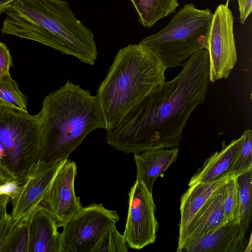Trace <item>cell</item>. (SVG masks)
I'll use <instances>...</instances> for the list:
<instances>
[{
  "mask_svg": "<svg viewBox=\"0 0 252 252\" xmlns=\"http://www.w3.org/2000/svg\"><path fill=\"white\" fill-rule=\"evenodd\" d=\"M181 65L182 70L174 79L165 81L133 107L116 128L106 131L109 145L127 154L179 145L191 114L207 95V50H198Z\"/></svg>",
  "mask_w": 252,
  "mask_h": 252,
  "instance_id": "obj_1",
  "label": "cell"
},
{
  "mask_svg": "<svg viewBox=\"0 0 252 252\" xmlns=\"http://www.w3.org/2000/svg\"><path fill=\"white\" fill-rule=\"evenodd\" d=\"M1 31L34 40L93 65L97 51L93 32L63 0H18L7 8Z\"/></svg>",
  "mask_w": 252,
  "mask_h": 252,
  "instance_id": "obj_2",
  "label": "cell"
},
{
  "mask_svg": "<svg viewBox=\"0 0 252 252\" xmlns=\"http://www.w3.org/2000/svg\"><path fill=\"white\" fill-rule=\"evenodd\" d=\"M39 113L41 135L38 161L67 159L89 133L106 129L95 95L69 80L44 98Z\"/></svg>",
  "mask_w": 252,
  "mask_h": 252,
  "instance_id": "obj_3",
  "label": "cell"
},
{
  "mask_svg": "<svg viewBox=\"0 0 252 252\" xmlns=\"http://www.w3.org/2000/svg\"><path fill=\"white\" fill-rule=\"evenodd\" d=\"M166 69L146 45L129 44L119 50L95 95L106 131L116 128L133 107L162 86Z\"/></svg>",
  "mask_w": 252,
  "mask_h": 252,
  "instance_id": "obj_4",
  "label": "cell"
},
{
  "mask_svg": "<svg viewBox=\"0 0 252 252\" xmlns=\"http://www.w3.org/2000/svg\"><path fill=\"white\" fill-rule=\"evenodd\" d=\"M213 17L209 9L187 4L166 26L139 43L154 51L166 68L181 65L198 50L207 48Z\"/></svg>",
  "mask_w": 252,
  "mask_h": 252,
  "instance_id": "obj_5",
  "label": "cell"
},
{
  "mask_svg": "<svg viewBox=\"0 0 252 252\" xmlns=\"http://www.w3.org/2000/svg\"><path fill=\"white\" fill-rule=\"evenodd\" d=\"M40 114L0 108V166L13 178L23 181L39 161Z\"/></svg>",
  "mask_w": 252,
  "mask_h": 252,
  "instance_id": "obj_6",
  "label": "cell"
},
{
  "mask_svg": "<svg viewBox=\"0 0 252 252\" xmlns=\"http://www.w3.org/2000/svg\"><path fill=\"white\" fill-rule=\"evenodd\" d=\"M119 220L116 211L106 209L101 203L82 207L62 226L60 252H94Z\"/></svg>",
  "mask_w": 252,
  "mask_h": 252,
  "instance_id": "obj_7",
  "label": "cell"
},
{
  "mask_svg": "<svg viewBox=\"0 0 252 252\" xmlns=\"http://www.w3.org/2000/svg\"><path fill=\"white\" fill-rule=\"evenodd\" d=\"M229 0L220 4L213 14L206 49L209 58V80L227 78L237 61L233 33V19Z\"/></svg>",
  "mask_w": 252,
  "mask_h": 252,
  "instance_id": "obj_8",
  "label": "cell"
},
{
  "mask_svg": "<svg viewBox=\"0 0 252 252\" xmlns=\"http://www.w3.org/2000/svg\"><path fill=\"white\" fill-rule=\"evenodd\" d=\"M129 206L123 236L129 247L140 250L154 243L158 222L156 207L151 193L140 181L136 180L129 193Z\"/></svg>",
  "mask_w": 252,
  "mask_h": 252,
  "instance_id": "obj_9",
  "label": "cell"
},
{
  "mask_svg": "<svg viewBox=\"0 0 252 252\" xmlns=\"http://www.w3.org/2000/svg\"><path fill=\"white\" fill-rule=\"evenodd\" d=\"M76 174V163L67 159L57 171L38 206L52 216L59 228L83 207L74 190Z\"/></svg>",
  "mask_w": 252,
  "mask_h": 252,
  "instance_id": "obj_10",
  "label": "cell"
},
{
  "mask_svg": "<svg viewBox=\"0 0 252 252\" xmlns=\"http://www.w3.org/2000/svg\"><path fill=\"white\" fill-rule=\"evenodd\" d=\"M66 159L48 162L38 161L34 164L25 177L20 193L11 201V215L15 223L31 218L57 171Z\"/></svg>",
  "mask_w": 252,
  "mask_h": 252,
  "instance_id": "obj_11",
  "label": "cell"
},
{
  "mask_svg": "<svg viewBox=\"0 0 252 252\" xmlns=\"http://www.w3.org/2000/svg\"><path fill=\"white\" fill-rule=\"evenodd\" d=\"M224 185L211 196L194 215L182 234L178 237L177 252H180L187 243L213 231L224 223L223 214Z\"/></svg>",
  "mask_w": 252,
  "mask_h": 252,
  "instance_id": "obj_12",
  "label": "cell"
},
{
  "mask_svg": "<svg viewBox=\"0 0 252 252\" xmlns=\"http://www.w3.org/2000/svg\"><path fill=\"white\" fill-rule=\"evenodd\" d=\"M240 227L236 221L225 223L213 231L186 244L180 252H244L246 239L239 238Z\"/></svg>",
  "mask_w": 252,
  "mask_h": 252,
  "instance_id": "obj_13",
  "label": "cell"
},
{
  "mask_svg": "<svg viewBox=\"0 0 252 252\" xmlns=\"http://www.w3.org/2000/svg\"><path fill=\"white\" fill-rule=\"evenodd\" d=\"M177 147L150 150L134 154L136 166V180L143 183L147 189L153 192V188L157 178L167 170L178 156Z\"/></svg>",
  "mask_w": 252,
  "mask_h": 252,
  "instance_id": "obj_14",
  "label": "cell"
},
{
  "mask_svg": "<svg viewBox=\"0 0 252 252\" xmlns=\"http://www.w3.org/2000/svg\"><path fill=\"white\" fill-rule=\"evenodd\" d=\"M244 138L243 134L240 138L233 140L226 146L224 141L221 150L209 157L192 176L189 187L199 183L211 182L226 175L231 174L230 169L239 154Z\"/></svg>",
  "mask_w": 252,
  "mask_h": 252,
  "instance_id": "obj_15",
  "label": "cell"
},
{
  "mask_svg": "<svg viewBox=\"0 0 252 252\" xmlns=\"http://www.w3.org/2000/svg\"><path fill=\"white\" fill-rule=\"evenodd\" d=\"M58 228L52 216L38 207L31 219L30 252H60Z\"/></svg>",
  "mask_w": 252,
  "mask_h": 252,
  "instance_id": "obj_16",
  "label": "cell"
},
{
  "mask_svg": "<svg viewBox=\"0 0 252 252\" xmlns=\"http://www.w3.org/2000/svg\"><path fill=\"white\" fill-rule=\"evenodd\" d=\"M233 175L229 174L211 182L199 183L189 187L181 197L179 236L211 196Z\"/></svg>",
  "mask_w": 252,
  "mask_h": 252,
  "instance_id": "obj_17",
  "label": "cell"
},
{
  "mask_svg": "<svg viewBox=\"0 0 252 252\" xmlns=\"http://www.w3.org/2000/svg\"><path fill=\"white\" fill-rule=\"evenodd\" d=\"M138 14V21L151 28L158 21L175 12L177 0H130Z\"/></svg>",
  "mask_w": 252,
  "mask_h": 252,
  "instance_id": "obj_18",
  "label": "cell"
},
{
  "mask_svg": "<svg viewBox=\"0 0 252 252\" xmlns=\"http://www.w3.org/2000/svg\"><path fill=\"white\" fill-rule=\"evenodd\" d=\"M238 192L239 238L245 236L251 222L252 201V169L236 177Z\"/></svg>",
  "mask_w": 252,
  "mask_h": 252,
  "instance_id": "obj_19",
  "label": "cell"
},
{
  "mask_svg": "<svg viewBox=\"0 0 252 252\" xmlns=\"http://www.w3.org/2000/svg\"><path fill=\"white\" fill-rule=\"evenodd\" d=\"M28 98L22 93L18 83L9 73L0 77V103L2 106L26 113Z\"/></svg>",
  "mask_w": 252,
  "mask_h": 252,
  "instance_id": "obj_20",
  "label": "cell"
},
{
  "mask_svg": "<svg viewBox=\"0 0 252 252\" xmlns=\"http://www.w3.org/2000/svg\"><path fill=\"white\" fill-rule=\"evenodd\" d=\"M224 222L238 221V192L236 177L232 176L225 184L223 192Z\"/></svg>",
  "mask_w": 252,
  "mask_h": 252,
  "instance_id": "obj_21",
  "label": "cell"
},
{
  "mask_svg": "<svg viewBox=\"0 0 252 252\" xmlns=\"http://www.w3.org/2000/svg\"><path fill=\"white\" fill-rule=\"evenodd\" d=\"M243 134L244 141L230 171L236 177L252 169V131L248 129Z\"/></svg>",
  "mask_w": 252,
  "mask_h": 252,
  "instance_id": "obj_22",
  "label": "cell"
},
{
  "mask_svg": "<svg viewBox=\"0 0 252 252\" xmlns=\"http://www.w3.org/2000/svg\"><path fill=\"white\" fill-rule=\"evenodd\" d=\"M31 219L16 223L10 237L7 252H30Z\"/></svg>",
  "mask_w": 252,
  "mask_h": 252,
  "instance_id": "obj_23",
  "label": "cell"
},
{
  "mask_svg": "<svg viewBox=\"0 0 252 252\" xmlns=\"http://www.w3.org/2000/svg\"><path fill=\"white\" fill-rule=\"evenodd\" d=\"M128 249L123 235L115 226L104 234L94 252H126Z\"/></svg>",
  "mask_w": 252,
  "mask_h": 252,
  "instance_id": "obj_24",
  "label": "cell"
},
{
  "mask_svg": "<svg viewBox=\"0 0 252 252\" xmlns=\"http://www.w3.org/2000/svg\"><path fill=\"white\" fill-rule=\"evenodd\" d=\"M24 182V180L21 181L13 178L0 168V194L9 195L11 201L20 193Z\"/></svg>",
  "mask_w": 252,
  "mask_h": 252,
  "instance_id": "obj_25",
  "label": "cell"
},
{
  "mask_svg": "<svg viewBox=\"0 0 252 252\" xmlns=\"http://www.w3.org/2000/svg\"><path fill=\"white\" fill-rule=\"evenodd\" d=\"M15 224L11 214L7 213L0 218V252H7L10 237Z\"/></svg>",
  "mask_w": 252,
  "mask_h": 252,
  "instance_id": "obj_26",
  "label": "cell"
},
{
  "mask_svg": "<svg viewBox=\"0 0 252 252\" xmlns=\"http://www.w3.org/2000/svg\"><path fill=\"white\" fill-rule=\"evenodd\" d=\"M12 61L8 49L6 45L0 42V77L9 73Z\"/></svg>",
  "mask_w": 252,
  "mask_h": 252,
  "instance_id": "obj_27",
  "label": "cell"
},
{
  "mask_svg": "<svg viewBox=\"0 0 252 252\" xmlns=\"http://www.w3.org/2000/svg\"><path fill=\"white\" fill-rule=\"evenodd\" d=\"M240 13V21L244 24L247 17L252 12V0H237Z\"/></svg>",
  "mask_w": 252,
  "mask_h": 252,
  "instance_id": "obj_28",
  "label": "cell"
},
{
  "mask_svg": "<svg viewBox=\"0 0 252 252\" xmlns=\"http://www.w3.org/2000/svg\"><path fill=\"white\" fill-rule=\"evenodd\" d=\"M10 201L11 198L9 195L0 194V218L7 213V207Z\"/></svg>",
  "mask_w": 252,
  "mask_h": 252,
  "instance_id": "obj_29",
  "label": "cell"
},
{
  "mask_svg": "<svg viewBox=\"0 0 252 252\" xmlns=\"http://www.w3.org/2000/svg\"><path fill=\"white\" fill-rule=\"evenodd\" d=\"M18 0H0V15Z\"/></svg>",
  "mask_w": 252,
  "mask_h": 252,
  "instance_id": "obj_30",
  "label": "cell"
},
{
  "mask_svg": "<svg viewBox=\"0 0 252 252\" xmlns=\"http://www.w3.org/2000/svg\"><path fill=\"white\" fill-rule=\"evenodd\" d=\"M1 106H1V104H0V108Z\"/></svg>",
  "mask_w": 252,
  "mask_h": 252,
  "instance_id": "obj_31",
  "label": "cell"
},
{
  "mask_svg": "<svg viewBox=\"0 0 252 252\" xmlns=\"http://www.w3.org/2000/svg\"></svg>",
  "mask_w": 252,
  "mask_h": 252,
  "instance_id": "obj_32",
  "label": "cell"
}]
</instances>
